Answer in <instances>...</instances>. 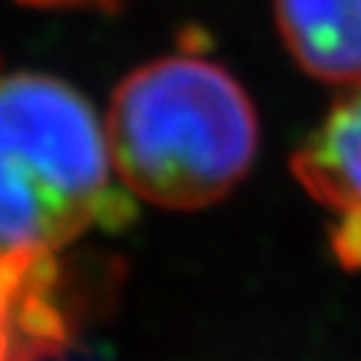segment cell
Here are the masks:
<instances>
[{"mask_svg":"<svg viewBox=\"0 0 361 361\" xmlns=\"http://www.w3.org/2000/svg\"><path fill=\"white\" fill-rule=\"evenodd\" d=\"M106 140L128 191L157 208L197 211L231 194L250 171L259 120L228 68L173 54L120 82Z\"/></svg>","mask_w":361,"mask_h":361,"instance_id":"6da1fadb","label":"cell"},{"mask_svg":"<svg viewBox=\"0 0 361 361\" xmlns=\"http://www.w3.org/2000/svg\"><path fill=\"white\" fill-rule=\"evenodd\" d=\"M111 154L88 100L46 74L0 77V250H49L126 222Z\"/></svg>","mask_w":361,"mask_h":361,"instance_id":"7a4b0ae2","label":"cell"},{"mask_svg":"<svg viewBox=\"0 0 361 361\" xmlns=\"http://www.w3.org/2000/svg\"><path fill=\"white\" fill-rule=\"evenodd\" d=\"M302 188L330 216V247L361 270V85L338 100L293 154Z\"/></svg>","mask_w":361,"mask_h":361,"instance_id":"3957f363","label":"cell"},{"mask_svg":"<svg viewBox=\"0 0 361 361\" xmlns=\"http://www.w3.org/2000/svg\"><path fill=\"white\" fill-rule=\"evenodd\" d=\"M285 49L310 77L361 85V0H274Z\"/></svg>","mask_w":361,"mask_h":361,"instance_id":"277c9868","label":"cell"},{"mask_svg":"<svg viewBox=\"0 0 361 361\" xmlns=\"http://www.w3.org/2000/svg\"><path fill=\"white\" fill-rule=\"evenodd\" d=\"M46 250H0V361H32L18 353L15 338L23 330L57 338V316L43 299L49 279Z\"/></svg>","mask_w":361,"mask_h":361,"instance_id":"5b68a950","label":"cell"},{"mask_svg":"<svg viewBox=\"0 0 361 361\" xmlns=\"http://www.w3.org/2000/svg\"><path fill=\"white\" fill-rule=\"evenodd\" d=\"M20 4L46 6V9H100V12H109V9L123 6L126 0H20Z\"/></svg>","mask_w":361,"mask_h":361,"instance_id":"8992f818","label":"cell"}]
</instances>
